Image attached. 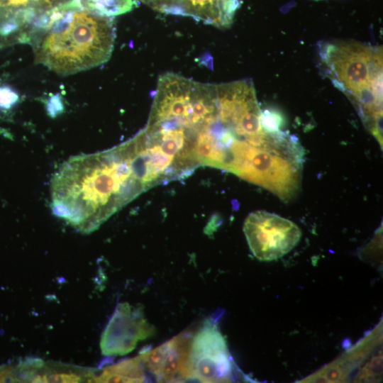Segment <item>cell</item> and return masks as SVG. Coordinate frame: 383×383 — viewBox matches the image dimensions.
Returning <instances> with one entry per match:
<instances>
[{"instance_id": "obj_1", "label": "cell", "mask_w": 383, "mask_h": 383, "mask_svg": "<svg viewBox=\"0 0 383 383\" xmlns=\"http://www.w3.org/2000/svg\"><path fill=\"white\" fill-rule=\"evenodd\" d=\"M162 184L138 132L107 150L67 160L51 182V209L89 233L142 192Z\"/></svg>"}, {"instance_id": "obj_2", "label": "cell", "mask_w": 383, "mask_h": 383, "mask_svg": "<svg viewBox=\"0 0 383 383\" xmlns=\"http://www.w3.org/2000/svg\"><path fill=\"white\" fill-rule=\"evenodd\" d=\"M51 18L31 40L36 62L67 76L109 60L116 39L112 17L57 6L52 9Z\"/></svg>"}, {"instance_id": "obj_3", "label": "cell", "mask_w": 383, "mask_h": 383, "mask_svg": "<svg viewBox=\"0 0 383 383\" xmlns=\"http://www.w3.org/2000/svg\"><path fill=\"white\" fill-rule=\"evenodd\" d=\"M320 53L329 77L357 106L366 127L382 142V48L334 41L324 43Z\"/></svg>"}, {"instance_id": "obj_4", "label": "cell", "mask_w": 383, "mask_h": 383, "mask_svg": "<svg viewBox=\"0 0 383 383\" xmlns=\"http://www.w3.org/2000/svg\"><path fill=\"white\" fill-rule=\"evenodd\" d=\"M243 232L250 251L261 261L280 258L298 244L301 236L294 222L265 211L250 213Z\"/></svg>"}, {"instance_id": "obj_5", "label": "cell", "mask_w": 383, "mask_h": 383, "mask_svg": "<svg viewBox=\"0 0 383 383\" xmlns=\"http://www.w3.org/2000/svg\"><path fill=\"white\" fill-rule=\"evenodd\" d=\"M191 363L193 379L209 383L231 379V357L226 340L213 321H206L192 337Z\"/></svg>"}, {"instance_id": "obj_6", "label": "cell", "mask_w": 383, "mask_h": 383, "mask_svg": "<svg viewBox=\"0 0 383 383\" xmlns=\"http://www.w3.org/2000/svg\"><path fill=\"white\" fill-rule=\"evenodd\" d=\"M155 328L143 315L142 309L128 303L119 304L102 333L100 342L104 355H123L131 352L137 343L151 337Z\"/></svg>"}, {"instance_id": "obj_7", "label": "cell", "mask_w": 383, "mask_h": 383, "mask_svg": "<svg viewBox=\"0 0 383 383\" xmlns=\"http://www.w3.org/2000/svg\"><path fill=\"white\" fill-rule=\"evenodd\" d=\"M193 335L182 333L163 344L140 353L145 367L158 382L193 379L191 344Z\"/></svg>"}, {"instance_id": "obj_8", "label": "cell", "mask_w": 383, "mask_h": 383, "mask_svg": "<svg viewBox=\"0 0 383 383\" xmlns=\"http://www.w3.org/2000/svg\"><path fill=\"white\" fill-rule=\"evenodd\" d=\"M166 14L192 17L218 28L229 26L239 6L238 0H143Z\"/></svg>"}, {"instance_id": "obj_9", "label": "cell", "mask_w": 383, "mask_h": 383, "mask_svg": "<svg viewBox=\"0 0 383 383\" xmlns=\"http://www.w3.org/2000/svg\"><path fill=\"white\" fill-rule=\"evenodd\" d=\"M138 6V0H72L59 7L63 10H83L113 17L129 12Z\"/></svg>"}, {"instance_id": "obj_10", "label": "cell", "mask_w": 383, "mask_h": 383, "mask_svg": "<svg viewBox=\"0 0 383 383\" xmlns=\"http://www.w3.org/2000/svg\"><path fill=\"white\" fill-rule=\"evenodd\" d=\"M99 382H143L145 365L140 354L105 368L95 379Z\"/></svg>"}, {"instance_id": "obj_11", "label": "cell", "mask_w": 383, "mask_h": 383, "mask_svg": "<svg viewBox=\"0 0 383 383\" xmlns=\"http://www.w3.org/2000/svg\"><path fill=\"white\" fill-rule=\"evenodd\" d=\"M20 99L18 93L8 85L0 86V110H9Z\"/></svg>"}, {"instance_id": "obj_12", "label": "cell", "mask_w": 383, "mask_h": 383, "mask_svg": "<svg viewBox=\"0 0 383 383\" xmlns=\"http://www.w3.org/2000/svg\"><path fill=\"white\" fill-rule=\"evenodd\" d=\"M47 111L52 117H55L64 110V106L59 94L50 97L47 101Z\"/></svg>"}]
</instances>
